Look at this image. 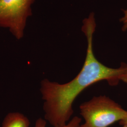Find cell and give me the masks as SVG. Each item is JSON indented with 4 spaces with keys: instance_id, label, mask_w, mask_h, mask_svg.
<instances>
[{
    "instance_id": "cell-2",
    "label": "cell",
    "mask_w": 127,
    "mask_h": 127,
    "mask_svg": "<svg viewBox=\"0 0 127 127\" xmlns=\"http://www.w3.org/2000/svg\"><path fill=\"white\" fill-rule=\"evenodd\" d=\"M84 123L79 127H108L127 116V111L106 95L94 96L80 106Z\"/></svg>"
},
{
    "instance_id": "cell-7",
    "label": "cell",
    "mask_w": 127,
    "mask_h": 127,
    "mask_svg": "<svg viewBox=\"0 0 127 127\" xmlns=\"http://www.w3.org/2000/svg\"><path fill=\"white\" fill-rule=\"evenodd\" d=\"M121 81L125 83L127 86V70L125 73L121 78Z\"/></svg>"
},
{
    "instance_id": "cell-9",
    "label": "cell",
    "mask_w": 127,
    "mask_h": 127,
    "mask_svg": "<svg viewBox=\"0 0 127 127\" xmlns=\"http://www.w3.org/2000/svg\"><path fill=\"white\" fill-rule=\"evenodd\" d=\"M122 127H127V126H126V125H123V126H122Z\"/></svg>"
},
{
    "instance_id": "cell-5",
    "label": "cell",
    "mask_w": 127,
    "mask_h": 127,
    "mask_svg": "<svg viewBox=\"0 0 127 127\" xmlns=\"http://www.w3.org/2000/svg\"><path fill=\"white\" fill-rule=\"evenodd\" d=\"M82 120V118L75 116L65 126L62 127H79L81 125ZM46 121L45 120L42 118H39L36 121L34 127H46Z\"/></svg>"
},
{
    "instance_id": "cell-3",
    "label": "cell",
    "mask_w": 127,
    "mask_h": 127,
    "mask_svg": "<svg viewBox=\"0 0 127 127\" xmlns=\"http://www.w3.org/2000/svg\"><path fill=\"white\" fill-rule=\"evenodd\" d=\"M35 0H0V27L8 28L14 36L23 38Z\"/></svg>"
},
{
    "instance_id": "cell-4",
    "label": "cell",
    "mask_w": 127,
    "mask_h": 127,
    "mask_svg": "<svg viewBox=\"0 0 127 127\" xmlns=\"http://www.w3.org/2000/svg\"><path fill=\"white\" fill-rule=\"evenodd\" d=\"M30 124L29 119L23 114L13 112L6 115L1 127H29Z\"/></svg>"
},
{
    "instance_id": "cell-6",
    "label": "cell",
    "mask_w": 127,
    "mask_h": 127,
    "mask_svg": "<svg viewBox=\"0 0 127 127\" xmlns=\"http://www.w3.org/2000/svg\"><path fill=\"white\" fill-rule=\"evenodd\" d=\"M121 21L123 23L122 30L124 31L127 30V9L124 11V16L121 19Z\"/></svg>"
},
{
    "instance_id": "cell-1",
    "label": "cell",
    "mask_w": 127,
    "mask_h": 127,
    "mask_svg": "<svg viewBox=\"0 0 127 127\" xmlns=\"http://www.w3.org/2000/svg\"><path fill=\"white\" fill-rule=\"evenodd\" d=\"M96 27L95 15L91 13L84 19L82 31L87 41L86 56L80 72L67 83L60 84L45 79L41 84L40 91L44 100V118L53 127H62L73 114V104L77 96L87 88L102 81L110 85H117L127 70L123 63L118 68H111L99 62L93 49V38Z\"/></svg>"
},
{
    "instance_id": "cell-8",
    "label": "cell",
    "mask_w": 127,
    "mask_h": 127,
    "mask_svg": "<svg viewBox=\"0 0 127 127\" xmlns=\"http://www.w3.org/2000/svg\"><path fill=\"white\" fill-rule=\"evenodd\" d=\"M119 123H120V125H121L122 126H123V125H126V126H127V116L122 121L120 122Z\"/></svg>"
}]
</instances>
